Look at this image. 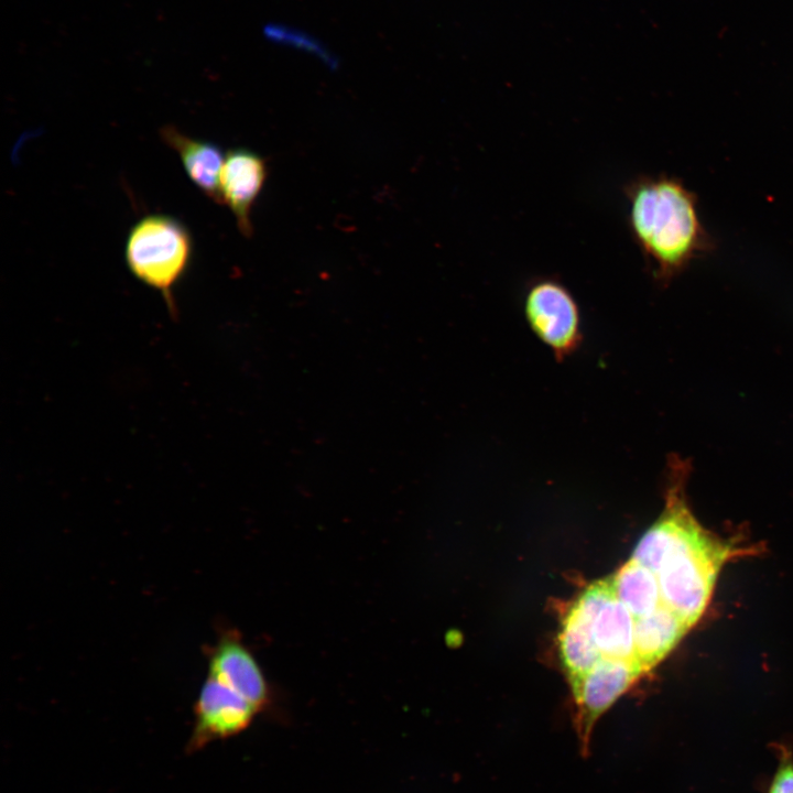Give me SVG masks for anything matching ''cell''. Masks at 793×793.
<instances>
[{
	"label": "cell",
	"instance_id": "1",
	"mask_svg": "<svg viewBox=\"0 0 793 793\" xmlns=\"http://www.w3.org/2000/svg\"><path fill=\"white\" fill-rule=\"evenodd\" d=\"M689 459L671 454L665 465V508L656 520L654 552L663 604L689 628L710 599L717 574L728 554L726 546L693 517L685 486Z\"/></svg>",
	"mask_w": 793,
	"mask_h": 793
},
{
	"label": "cell",
	"instance_id": "2",
	"mask_svg": "<svg viewBox=\"0 0 793 793\" xmlns=\"http://www.w3.org/2000/svg\"><path fill=\"white\" fill-rule=\"evenodd\" d=\"M623 193L630 236L660 285L667 286L716 248L699 218L697 195L678 177L638 175Z\"/></svg>",
	"mask_w": 793,
	"mask_h": 793
},
{
	"label": "cell",
	"instance_id": "3",
	"mask_svg": "<svg viewBox=\"0 0 793 793\" xmlns=\"http://www.w3.org/2000/svg\"><path fill=\"white\" fill-rule=\"evenodd\" d=\"M194 252L193 237L177 218L149 214L130 228L124 243L129 271L159 291L173 306V291L187 272Z\"/></svg>",
	"mask_w": 793,
	"mask_h": 793
},
{
	"label": "cell",
	"instance_id": "4",
	"mask_svg": "<svg viewBox=\"0 0 793 793\" xmlns=\"http://www.w3.org/2000/svg\"><path fill=\"white\" fill-rule=\"evenodd\" d=\"M523 314L532 333L557 361H563L580 347L579 305L571 290L555 276H539L530 281L523 296Z\"/></svg>",
	"mask_w": 793,
	"mask_h": 793
},
{
	"label": "cell",
	"instance_id": "5",
	"mask_svg": "<svg viewBox=\"0 0 793 793\" xmlns=\"http://www.w3.org/2000/svg\"><path fill=\"white\" fill-rule=\"evenodd\" d=\"M642 673L637 661L601 658L579 681L571 684L574 725L583 754L589 751L596 721Z\"/></svg>",
	"mask_w": 793,
	"mask_h": 793
},
{
	"label": "cell",
	"instance_id": "6",
	"mask_svg": "<svg viewBox=\"0 0 793 793\" xmlns=\"http://www.w3.org/2000/svg\"><path fill=\"white\" fill-rule=\"evenodd\" d=\"M259 711L233 689L207 675L194 704V728L187 749L195 751L216 739L245 730Z\"/></svg>",
	"mask_w": 793,
	"mask_h": 793
},
{
	"label": "cell",
	"instance_id": "7",
	"mask_svg": "<svg viewBox=\"0 0 793 793\" xmlns=\"http://www.w3.org/2000/svg\"><path fill=\"white\" fill-rule=\"evenodd\" d=\"M208 675L214 676L258 710L269 699V685L253 653L236 629H221L214 645L206 650Z\"/></svg>",
	"mask_w": 793,
	"mask_h": 793
},
{
	"label": "cell",
	"instance_id": "8",
	"mask_svg": "<svg viewBox=\"0 0 793 793\" xmlns=\"http://www.w3.org/2000/svg\"><path fill=\"white\" fill-rule=\"evenodd\" d=\"M265 178V161L258 153L240 148L226 153L219 177L221 202L230 208L246 237L252 233L251 211Z\"/></svg>",
	"mask_w": 793,
	"mask_h": 793
},
{
	"label": "cell",
	"instance_id": "9",
	"mask_svg": "<svg viewBox=\"0 0 793 793\" xmlns=\"http://www.w3.org/2000/svg\"><path fill=\"white\" fill-rule=\"evenodd\" d=\"M159 134L177 153L192 183L214 203L222 204L219 177L226 154L214 142L189 137L173 124L161 127Z\"/></svg>",
	"mask_w": 793,
	"mask_h": 793
},
{
	"label": "cell",
	"instance_id": "10",
	"mask_svg": "<svg viewBox=\"0 0 793 793\" xmlns=\"http://www.w3.org/2000/svg\"><path fill=\"white\" fill-rule=\"evenodd\" d=\"M688 629L665 604L650 615L636 619L634 658L642 671H649L662 661Z\"/></svg>",
	"mask_w": 793,
	"mask_h": 793
},
{
	"label": "cell",
	"instance_id": "11",
	"mask_svg": "<svg viewBox=\"0 0 793 793\" xmlns=\"http://www.w3.org/2000/svg\"><path fill=\"white\" fill-rule=\"evenodd\" d=\"M636 619L613 594L591 621L594 642L602 658L637 661L634 658Z\"/></svg>",
	"mask_w": 793,
	"mask_h": 793
},
{
	"label": "cell",
	"instance_id": "12",
	"mask_svg": "<svg viewBox=\"0 0 793 793\" xmlns=\"http://www.w3.org/2000/svg\"><path fill=\"white\" fill-rule=\"evenodd\" d=\"M561 661L571 684L579 681L602 658L591 633V621L572 605L558 636Z\"/></svg>",
	"mask_w": 793,
	"mask_h": 793
},
{
	"label": "cell",
	"instance_id": "13",
	"mask_svg": "<svg viewBox=\"0 0 793 793\" xmlns=\"http://www.w3.org/2000/svg\"><path fill=\"white\" fill-rule=\"evenodd\" d=\"M612 584L616 597L634 619L650 615L663 604L656 575L632 558L612 575Z\"/></svg>",
	"mask_w": 793,
	"mask_h": 793
},
{
	"label": "cell",
	"instance_id": "14",
	"mask_svg": "<svg viewBox=\"0 0 793 793\" xmlns=\"http://www.w3.org/2000/svg\"><path fill=\"white\" fill-rule=\"evenodd\" d=\"M262 36L270 44L291 50L317 59L329 69H336L339 58L319 36L301 26L271 21L262 28Z\"/></svg>",
	"mask_w": 793,
	"mask_h": 793
},
{
	"label": "cell",
	"instance_id": "15",
	"mask_svg": "<svg viewBox=\"0 0 793 793\" xmlns=\"http://www.w3.org/2000/svg\"><path fill=\"white\" fill-rule=\"evenodd\" d=\"M779 763L768 793H793V754L785 746L775 749Z\"/></svg>",
	"mask_w": 793,
	"mask_h": 793
}]
</instances>
